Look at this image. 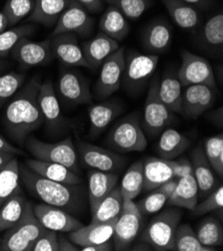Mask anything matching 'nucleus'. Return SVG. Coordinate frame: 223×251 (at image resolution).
Listing matches in <instances>:
<instances>
[{
	"instance_id": "obj_1",
	"label": "nucleus",
	"mask_w": 223,
	"mask_h": 251,
	"mask_svg": "<svg viewBox=\"0 0 223 251\" xmlns=\"http://www.w3.org/2000/svg\"><path fill=\"white\" fill-rule=\"evenodd\" d=\"M40 85L38 77L31 78L16 92L6 106L4 125L9 135L20 144H23L27 136L44 122L37 99Z\"/></svg>"
},
{
	"instance_id": "obj_2",
	"label": "nucleus",
	"mask_w": 223,
	"mask_h": 251,
	"mask_svg": "<svg viewBox=\"0 0 223 251\" xmlns=\"http://www.w3.org/2000/svg\"><path fill=\"white\" fill-rule=\"evenodd\" d=\"M20 180L26 189L43 203L62 208L66 211H78L84 202V194L79 184H66L49 180L35 173L27 166L19 165Z\"/></svg>"
},
{
	"instance_id": "obj_3",
	"label": "nucleus",
	"mask_w": 223,
	"mask_h": 251,
	"mask_svg": "<svg viewBox=\"0 0 223 251\" xmlns=\"http://www.w3.org/2000/svg\"><path fill=\"white\" fill-rule=\"evenodd\" d=\"M45 230L46 228L33 212V204L27 201L20 220L7 229L6 233L0 239V250L31 251L33 244Z\"/></svg>"
},
{
	"instance_id": "obj_4",
	"label": "nucleus",
	"mask_w": 223,
	"mask_h": 251,
	"mask_svg": "<svg viewBox=\"0 0 223 251\" xmlns=\"http://www.w3.org/2000/svg\"><path fill=\"white\" fill-rule=\"evenodd\" d=\"M181 216V210L175 206H170L155 215L142 234L143 242L155 250H174L175 231Z\"/></svg>"
},
{
	"instance_id": "obj_5",
	"label": "nucleus",
	"mask_w": 223,
	"mask_h": 251,
	"mask_svg": "<svg viewBox=\"0 0 223 251\" xmlns=\"http://www.w3.org/2000/svg\"><path fill=\"white\" fill-rule=\"evenodd\" d=\"M106 142L114 152L128 153L145 150L147 139L138 114L134 112L116 122L107 136Z\"/></svg>"
},
{
	"instance_id": "obj_6",
	"label": "nucleus",
	"mask_w": 223,
	"mask_h": 251,
	"mask_svg": "<svg viewBox=\"0 0 223 251\" xmlns=\"http://www.w3.org/2000/svg\"><path fill=\"white\" fill-rule=\"evenodd\" d=\"M26 146L35 159L60 163L74 173L79 172L76 148L70 137L56 143H47L30 137L26 140Z\"/></svg>"
},
{
	"instance_id": "obj_7",
	"label": "nucleus",
	"mask_w": 223,
	"mask_h": 251,
	"mask_svg": "<svg viewBox=\"0 0 223 251\" xmlns=\"http://www.w3.org/2000/svg\"><path fill=\"white\" fill-rule=\"evenodd\" d=\"M142 224V215L133 199L123 197L122 211L118 216L113 234L115 250H127L137 237Z\"/></svg>"
},
{
	"instance_id": "obj_8",
	"label": "nucleus",
	"mask_w": 223,
	"mask_h": 251,
	"mask_svg": "<svg viewBox=\"0 0 223 251\" xmlns=\"http://www.w3.org/2000/svg\"><path fill=\"white\" fill-rule=\"evenodd\" d=\"M158 80L154 79L148 89L143 111V128L150 136H157L174 120V113L170 111L157 94Z\"/></svg>"
},
{
	"instance_id": "obj_9",
	"label": "nucleus",
	"mask_w": 223,
	"mask_h": 251,
	"mask_svg": "<svg viewBox=\"0 0 223 251\" xmlns=\"http://www.w3.org/2000/svg\"><path fill=\"white\" fill-rule=\"evenodd\" d=\"M157 54H143L130 50L125 53V64L122 81L128 90H137L149 79L158 65Z\"/></svg>"
},
{
	"instance_id": "obj_10",
	"label": "nucleus",
	"mask_w": 223,
	"mask_h": 251,
	"mask_svg": "<svg viewBox=\"0 0 223 251\" xmlns=\"http://www.w3.org/2000/svg\"><path fill=\"white\" fill-rule=\"evenodd\" d=\"M125 64V48L119 47L100 65V73L95 83V94L98 98H105L116 92L122 82Z\"/></svg>"
},
{
	"instance_id": "obj_11",
	"label": "nucleus",
	"mask_w": 223,
	"mask_h": 251,
	"mask_svg": "<svg viewBox=\"0 0 223 251\" xmlns=\"http://www.w3.org/2000/svg\"><path fill=\"white\" fill-rule=\"evenodd\" d=\"M176 74L182 87L194 84L216 87L213 68L209 61L187 50L181 52V65Z\"/></svg>"
},
{
	"instance_id": "obj_12",
	"label": "nucleus",
	"mask_w": 223,
	"mask_h": 251,
	"mask_svg": "<svg viewBox=\"0 0 223 251\" xmlns=\"http://www.w3.org/2000/svg\"><path fill=\"white\" fill-rule=\"evenodd\" d=\"M77 156L81 163L89 168L104 172H115L126 162V158L108 149L77 140Z\"/></svg>"
},
{
	"instance_id": "obj_13",
	"label": "nucleus",
	"mask_w": 223,
	"mask_h": 251,
	"mask_svg": "<svg viewBox=\"0 0 223 251\" xmlns=\"http://www.w3.org/2000/svg\"><path fill=\"white\" fill-rule=\"evenodd\" d=\"M13 58L24 69L43 66L53 59L50 40L34 41L28 37L22 38L11 50Z\"/></svg>"
},
{
	"instance_id": "obj_14",
	"label": "nucleus",
	"mask_w": 223,
	"mask_h": 251,
	"mask_svg": "<svg viewBox=\"0 0 223 251\" xmlns=\"http://www.w3.org/2000/svg\"><path fill=\"white\" fill-rule=\"evenodd\" d=\"M94 27V20L89 12L75 0H70L67 8L60 15L52 32L53 35L72 33L86 36Z\"/></svg>"
},
{
	"instance_id": "obj_15",
	"label": "nucleus",
	"mask_w": 223,
	"mask_h": 251,
	"mask_svg": "<svg viewBox=\"0 0 223 251\" xmlns=\"http://www.w3.org/2000/svg\"><path fill=\"white\" fill-rule=\"evenodd\" d=\"M216 98V87L194 84L183 87L181 113L190 119H196L208 110Z\"/></svg>"
},
{
	"instance_id": "obj_16",
	"label": "nucleus",
	"mask_w": 223,
	"mask_h": 251,
	"mask_svg": "<svg viewBox=\"0 0 223 251\" xmlns=\"http://www.w3.org/2000/svg\"><path fill=\"white\" fill-rule=\"evenodd\" d=\"M57 91L61 99L69 104H87L91 101L88 83L77 71H62L58 78Z\"/></svg>"
},
{
	"instance_id": "obj_17",
	"label": "nucleus",
	"mask_w": 223,
	"mask_h": 251,
	"mask_svg": "<svg viewBox=\"0 0 223 251\" xmlns=\"http://www.w3.org/2000/svg\"><path fill=\"white\" fill-rule=\"evenodd\" d=\"M33 212L46 229L56 232L69 233L83 225L66 210L46 203H40L33 206Z\"/></svg>"
},
{
	"instance_id": "obj_18",
	"label": "nucleus",
	"mask_w": 223,
	"mask_h": 251,
	"mask_svg": "<svg viewBox=\"0 0 223 251\" xmlns=\"http://www.w3.org/2000/svg\"><path fill=\"white\" fill-rule=\"evenodd\" d=\"M52 53L62 64L67 66L88 67L82 47L77 37L72 33H61L53 35L50 39Z\"/></svg>"
},
{
	"instance_id": "obj_19",
	"label": "nucleus",
	"mask_w": 223,
	"mask_h": 251,
	"mask_svg": "<svg viewBox=\"0 0 223 251\" xmlns=\"http://www.w3.org/2000/svg\"><path fill=\"white\" fill-rule=\"evenodd\" d=\"M116 219L106 222H91L69 232V239L78 247L108 242L114 234Z\"/></svg>"
},
{
	"instance_id": "obj_20",
	"label": "nucleus",
	"mask_w": 223,
	"mask_h": 251,
	"mask_svg": "<svg viewBox=\"0 0 223 251\" xmlns=\"http://www.w3.org/2000/svg\"><path fill=\"white\" fill-rule=\"evenodd\" d=\"M143 161V189L153 190L174 178V160L161 157H147Z\"/></svg>"
},
{
	"instance_id": "obj_21",
	"label": "nucleus",
	"mask_w": 223,
	"mask_h": 251,
	"mask_svg": "<svg viewBox=\"0 0 223 251\" xmlns=\"http://www.w3.org/2000/svg\"><path fill=\"white\" fill-rule=\"evenodd\" d=\"M192 174L198 186V195L205 197L217 188V179L203 149L197 146L191 152Z\"/></svg>"
},
{
	"instance_id": "obj_22",
	"label": "nucleus",
	"mask_w": 223,
	"mask_h": 251,
	"mask_svg": "<svg viewBox=\"0 0 223 251\" xmlns=\"http://www.w3.org/2000/svg\"><path fill=\"white\" fill-rule=\"evenodd\" d=\"M119 47L118 41L103 32H99L94 37L83 43L82 51L88 67L97 69Z\"/></svg>"
},
{
	"instance_id": "obj_23",
	"label": "nucleus",
	"mask_w": 223,
	"mask_h": 251,
	"mask_svg": "<svg viewBox=\"0 0 223 251\" xmlns=\"http://www.w3.org/2000/svg\"><path fill=\"white\" fill-rule=\"evenodd\" d=\"M118 175L91 169L88 173V201L91 213L116 186Z\"/></svg>"
},
{
	"instance_id": "obj_24",
	"label": "nucleus",
	"mask_w": 223,
	"mask_h": 251,
	"mask_svg": "<svg viewBox=\"0 0 223 251\" xmlns=\"http://www.w3.org/2000/svg\"><path fill=\"white\" fill-rule=\"evenodd\" d=\"M37 99L47 126L49 128H58L62 124V115L54 85L51 80H46L40 85Z\"/></svg>"
},
{
	"instance_id": "obj_25",
	"label": "nucleus",
	"mask_w": 223,
	"mask_h": 251,
	"mask_svg": "<svg viewBox=\"0 0 223 251\" xmlns=\"http://www.w3.org/2000/svg\"><path fill=\"white\" fill-rule=\"evenodd\" d=\"M26 166L49 180L73 185L81 183V178L76 173L60 163L39 159H28L26 161Z\"/></svg>"
},
{
	"instance_id": "obj_26",
	"label": "nucleus",
	"mask_w": 223,
	"mask_h": 251,
	"mask_svg": "<svg viewBox=\"0 0 223 251\" xmlns=\"http://www.w3.org/2000/svg\"><path fill=\"white\" fill-rule=\"evenodd\" d=\"M172 41V27L165 20H156L147 27L143 34V47L151 54L164 52Z\"/></svg>"
},
{
	"instance_id": "obj_27",
	"label": "nucleus",
	"mask_w": 223,
	"mask_h": 251,
	"mask_svg": "<svg viewBox=\"0 0 223 251\" xmlns=\"http://www.w3.org/2000/svg\"><path fill=\"white\" fill-rule=\"evenodd\" d=\"M198 186L193 174L185 175L177 180V184L167 200L168 206L192 210L198 203Z\"/></svg>"
},
{
	"instance_id": "obj_28",
	"label": "nucleus",
	"mask_w": 223,
	"mask_h": 251,
	"mask_svg": "<svg viewBox=\"0 0 223 251\" xmlns=\"http://www.w3.org/2000/svg\"><path fill=\"white\" fill-rule=\"evenodd\" d=\"M183 87L177 77V74L165 73L158 81L157 94L161 102L173 113H181Z\"/></svg>"
},
{
	"instance_id": "obj_29",
	"label": "nucleus",
	"mask_w": 223,
	"mask_h": 251,
	"mask_svg": "<svg viewBox=\"0 0 223 251\" xmlns=\"http://www.w3.org/2000/svg\"><path fill=\"white\" fill-rule=\"evenodd\" d=\"M70 0H35L28 20L50 27L55 25Z\"/></svg>"
},
{
	"instance_id": "obj_30",
	"label": "nucleus",
	"mask_w": 223,
	"mask_h": 251,
	"mask_svg": "<svg viewBox=\"0 0 223 251\" xmlns=\"http://www.w3.org/2000/svg\"><path fill=\"white\" fill-rule=\"evenodd\" d=\"M190 140L174 128H165L156 144V151L161 158L174 159L185 152Z\"/></svg>"
},
{
	"instance_id": "obj_31",
	"label": "nucleus",
	"mask_w": 223,
	"mask_h": 251,
	"mask_svg": "<svg viewBox=\"0 0 223 251\" xmlns=\"http://www.w3.org/2000/svg\"><path fill=\"white\" fill-rule=\"evenodd\" d=\"M120 104L113 101L97 103L88 109L90 121V136L95 137L101 134L113 119L120 113Z\"/></svg>"
},
{
	"instance_id": "obj_32",
	"label": "nucleus",
	"mask_w": 223,
	"mask_h": 251,
	"mask_svg": "<svg viewBox=\"0 0 223 251\" xmlns=\"http://www.w3.org/2000/svg\"><path fill=\"white\" fill-rule=\"evenodd\" d=\"M99 28L101 32L116 41L124 39L130 30L128 19L119 9L110 5L99 20Z\"/></svg>"
},
{
	"instance_id": "obj_33",
	"label": "nucleus",
	"mask_w": 223,
	"mask_h": 251,
	"mask_svg": "<svg viewBox=\"0 0 223 251\" xmlns=\"http://www.w3.org/2000/svg\"><path fill=\"white\" fill-rule=\"evenodd\" d=\"M171 19L182 29L195 28L200 20V15L194 7L183 0H161Z\"/></svg>"
},
{
	"instance_id": "obj_34",
	"label": "nucleus",
	"mask_w": 223,
	"mask_h": 251,
	"mask_svg": "<svg viewBox=\"0 0 223 251\" xmlns=\"http://www.w3.org/2000/svg\"><path fill=\"white\" fill-rule=\"evenodd\" d=\"M177 180L178 179L176 178L168 180L159 187L153 189L152 193L140 200V202L137 204V207L141 215H150L162 209L163 206L166 204L169 196L171 195L173 190H174L177 184Z\"/></svg>"
},
{
	"instance_id": "obj_35",
	"label": "nucleus",
	"mask_w": 223,
	"mask_h": 251,
	"mask_svg": "<svg viewBox=\"0 0 223 251\" xmlns=\"http://www.w3.org/2000/svg\"><path fill=\"white\" fill-rule=\"evenodd\" d=\"M20 191V167L17 158L13 157L0 169V206Z\"/></svg>"
},
{
	"instance_id": "obj_36",
	"label": "nucleus",
	"mask_w": 223,
	"mask_h": 251,
	"mask_svg": "<svg viewBox=\"0 0 223 251\" xmlns=\"http://www.w3.org/2000/svg\"><path fill=\"white\" fill-rule=\"evenodd\" d=\"M122 193L120 191V188L118 186H115L91 213V222H106L118 218L122 211Z\"/></svg>"
},
{
	"instance_id": "obj_37",
	"label": "nucleus",
	"mask_w": 223,
	"mask_h": 251,
	"mask_svg": "<svg viewBox=\"0 0 223 251\" xmlns=\"http://www.w3.org/2000/svg\"><path fill=\"white\" fill-rule=\"evenodd\" d=\"M27 200L20 193L8 198L0 206V232L6 231L16 224L25 210Z\"/></svg>"
},
{
	"instance_id": "obj_38",
	"label": "nucleus",
	"mask_w": 223,
	"mask_h": 251,
	"mask_svg": "<svg viewBox=\"0 0 223 251\" xmlns=\"http://www.w3.org/2000/svg\"><path fill=\"white\" fill-rule=\"evenodd\" d=\"M143 161L138 160L131 164L119 186L123 197L136 198L143 190Z\"/></svg>"
},
{
	"instance_id": "obj_39",
	"label": "nucleus",
	"mask_w": 223,
	"mask_h": 251,
	"mask_svg": "<svg viewBox=\"0 0 223 251\" xmlns=\"http://www.w3.org/2000/svg\"><path fill=\"white\" fill-rule=\"evenodd\" d=\"M174 250L177 251H215L214 247H208L200 243L196 232L189 224H180L177 226L174 236Z\"/></svg>"
},
{
	"instance_id": "obj_40",
	"label": "nucleus",
	"mask_w": 223,
	"mask_h": 251,
	"mask_svg": "<svg viewBox=\"0 0 223 251\" xmlns=\"http://www.w3.org/2000/svg\"><path fill=\"white\" fill-rule=\"evenodd\" d=\"M196 236L201 244L208 247L221 246L223 244V227L221 222L214 218H205L197 228Z\"/></svg>"
},
{
	"instance_id": "obj_41",
	"label": "nucleus",
	"mask_w": 223,
	"mask_h": 251,
	"mask_svg": "<svg viewBox=\"0 0 223 251\" xmlns=\"http://www.w3.org/2000/svg\"><path fill=\"white\" fill-rule=\"evenodd\" d=\"M34 30L35 28L32 25L24 24L0 32V57L7 56L22 38L30 36Z\"/></svg>"
},
{
	"instance_id": "obj_42",
	"label": "nucleus",
	"mask_w": 223,
	"mask_h": 251,
	"mask_svg": "<svg viewBox=\"0 0 223 251\" xmlns=\"http://www.w3.org/2000/svg\"><path fill=\"white\" fill-rule=\"evenodd\" d=\"M204 154L213 171L219 177L223 176V135L208 137L204 143Z\"/></svg>"
},
{
	"instance_id": "obj_43",
	"label": "nucleus",
	"mask_w": 223,
	"mask_h": 251,
	"mask_svg": "<svg viewBox=\"0 0 223 251\" xmlns=\"http://www.w3.org/2000/svg\"><path fill=\"white\" fill-rule=\"evenodd\" d=\"M202 38L211 48L221 49L223 45V14L218 13L209 18L204 24Z\"/></svg>"
},
{
	"instance_id": "obj_44",
	"label": "nucleus",
	"mask_w": 223,
	"mask_h": 251,
	"mask_svg": "<svg viewBox=\"0 0 223 251\" xmlns=\"http://www.w3.org/2000/svg\"><path fill=\"white\" fill-rule=\"evenodd\" d=\"M35 0H7L2 11L7 17L9 26H16L18 22L30 15Z\"/></svg>"
},
{
	"instance_id": "obj_45",
	"label": "nucleus",
	"mask_w": 223,
	"mask_h": 251,
	"mask_svg": "<svg viewBox=\"0 0 223 251\" xmlns=\"http://www.w3.org/2000/svg\"><path fill=\"white\" fill-rule=\"evenodd\" d=\"M25 75L17 72H9L0 75V108L11 99L23 86Z\"/></svg>"
},
{
	"instance_id": "obj_46",
	"label": "nucleus",
	"mask_w": 223,
	"mask_h": 251,
	"mask_svg": "<svg viewBox=\"0 0 223 251\" xmlns=\"http://www.w3.org/2000/svg\"><path fill=\"white\" fill-rule=\"evenodd\" d=\"M119 9L128 20H136L151 5V0H104Z\"/></svg>"
},
{
	"instance_id": "obj_47",
	"label": "nucleus",
	"mask_w": 223,
	"mask_h": 251,
	"mask_svg": "<svg viewBox=\"0 0 223 251\" xmlns=\"http://www.w3.org/2000/svg\"><path fill=\"white\" fill-rule=\"evenodd\" d=\"M223 206V187L218 186L210 194L207 195V198L199 204H196L192 209L194 215H204L211 211L220 210Z\"/></svg>"
},
{
	"instance_id": "obj_48",
	"label": "nucleus",
	"mask_w": 223,
	"mask_h": 251,
	"mask_svg": "<svg viewBox=\"0 0 223 251\" xmlns=\"http://www.w3.org/2000/svg\"><path fill=\"white\" fill-rule=\"evenodd\" d=\"M31 251H59L57 232L46 229L45 232L35 241Z\"/></svg>"
},
{
	"instance_id": "obj_49",
	"label": "nucleus",
	"mask_w": 223,
	"mask_h": 251,
	"mask_svg": "<svg viewBox=\"0 0 223 251\" xmlns=\"http://www.w3.org/2000/svg\"><path fill=\"white\" fill-rule=\"evenodd\" d=\"M173 168H174V178L176 179H179L180 177L192 173L191 162L186 158H181L177 161H174Z\"/></svg>"
},
{
	"instance_id": "obj_50",
	"label": "nucleus",
	"mask_w": 223,
	"mask_h": 251,
	"mask_svg": "<svg viewBox=\"0 0 223 251\" xmlns=\"http://www.w3.org/2000/svg\"><path fill=\"white\" fill-rule=\"evenodd\" d=\"M89 13H95L103 8V0H75Z\"/></svg>"
},
{
	"instance_id": "obj_51",
	"label": "nucleus",
	"mask_w": 223,
	"mask_h": 251,
	"mask_svg": "<svg viewBox=\"0 0 223 251\" xmlns=\"http://www.w3.org/2000/svg\"><path fill=\"white\" fill-rule=\"evenodd\" d=\"M58 250L59 251H77L79 247L74 244L64 235H58Z\"/></svg>"
},
{
	"instance_id": "obj_52",
	"label": "nucleus",
	"mask_w": 223,
	"mask_h": 251,
	"mask_svg": "<svg viewBox=\"0 0 223 251\" xmlns=\"http://www.w3.org/2000/svg\"><path fill=\"white\" fill-rule=\"evenodd\" d=\"M0 150H3V151H7L13 154H23V151L14 145L10 144L3 136L0 135Z\"/></svg>"
},
{
	"instance_id": "obj_53",
	"label": "nucleus",
	"mask_w": 223,
	"mask_h": 251,
	"mask_svg": "<svg viewBox=\"0 0 223 251\" xmlns=\"http://www.w3.org/2000/svg\"><path fill=\"white\" fill-rule=\"evenodd\" d=\"M111 249H112V245L110 244L109 241L101 244H92V245L79 247V250L81 251H109Z\"/></svg>"
},
{
	"instance_id": "obj_54",
	"label": "nucleus",
	"mask_w": 223,
	"mask_h": 251,
	"mask_svg": "<svg viewBox=\"0 0 223 251\" xmlns=\"http://www.w3.org/2000/svg\"><path fill=\"white\" fill-rule=\"evenodd\" d=\"M13 157H15V154L0 150V169L3 168Z\"/></svg>"
},
{
	"instance_id": "obj_55",
	"label": "nucleus",
	"mask_w": 223,
	"mask_h": 251,
	"mask_svg": "<svg viewBox=\"0 0 223 251\" xmlns=\"http://www.w3.org/2000/svg\"><path fill=\"white\" fill-rule=\"evenodd\" d=\"M9 26L8 20L3 11H0V32L5 30Z\"/></svg>"
},
{
	"instance_id": "obj_56",
	"label": "nucleus",
	"mask_w": 223,
	"mask_h": 251,
	"mask_svg": "<svg viewBox=\"0 0 223 251\" xmlns=\"http://www.w3.org/2000/svg\"><path fill=\"white\" fill-rule=\"evenodd\" d=\"M183 1H185L189 4H192V5H201L202 6L206 2V0H183Z\"/></svg>"
},
{
	"instance_id": "obj_57",
	"label": "nucleus",
	"mask_w": 223,
	"mask_h": 251,
	"mask_svg": "<svg viewBox=\"0 0 223 251\" xmlns=\"http://www.w3.org/2000/svg\"><path fill=\"white\" fill-rule=\"evenodd\" d=\"M3 67H4V63L1 60H0V69H2Z\"/></svg>"
}]
</instances>
